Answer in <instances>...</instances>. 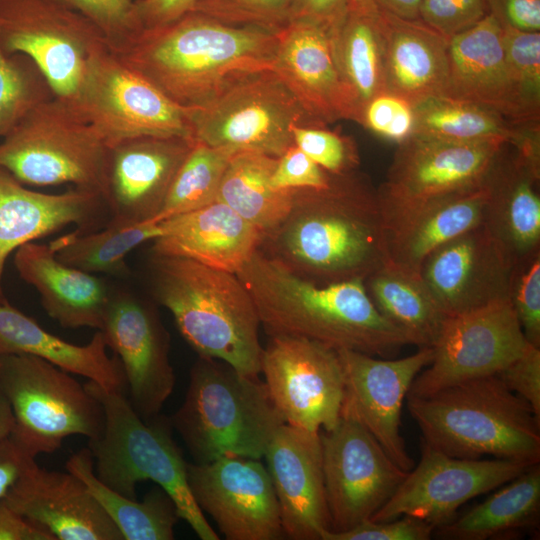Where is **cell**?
<instances>
[{"mask_svg": "<svg viewBox=\"0 0 540 540\" xmlns=\"http://www.w3.org/2000/svg\"><path fill=\"white\" fill-rule=\"evenodd\" d=\"M445 97L474 103L515 121H539L526 110L508 66L502 27L489 13L448 40Z\"/></svg>", "mask_w": 540, "mask_h": 540, "instance_id": "cell-26", "label": "cell"}, {"mask_svg": "<svg viewBox=\"0 0 540 540\" xmlns=\"http://www.w3.org/2000/svg\"><path fill=\"white\" fill-rule=\"evenodd\" d=\"M163 234L161 222L125 224L110 219L99 231L80 230L50 243L57 259L88 273L126 276V256L142 243Z\"/></svg>", "mask_w": 540, "mask_h": 540, "instance_id": "cell-40", "label": "cell"}, {"mask_svg": "<svg viewBox=\"0 0 540 540\" xmlns=\"http://www.w3.org/2000/svg\"><path fill=\"white\" fill-rule=\"evenodd\" d=\"M278 158L242 151L232 155L216 201L222 202L256 227L261 235L275 228L289 213L294 189H275L271 176Z\"/></svg>", "mask_w": 540, "mask_h": 540, "instance_id": "cell-38", "label": "cell"}, {"mask_svg": "<svg viewBox=\"0 0 540 540\" xmlns=\"http://www.w3.org/2000/svg\"><path fill=\"white\" fill-rule=\"evenodd\" d=\"M502 41L522 102L530 116L540 120V32L502 27Z\"/></svg>", "mask_w": 540, "mask_h": 540, "instance_id": "cell-44", "label": "cell"}, {"mask_svg": "<svg viewBox=\"0 0 540 540\" xmlns=\"http://www.w3.org/2000/svg\"><path fill=\"white\" fill-rule=\"evenodd\" d=\"M194 143L185 136L145 135L109 147L110 219L125 224L152 222Z\"/></svg>", "mask_w": 540, "mask_h": 540, "instance_id": "cell-22", "label": "cell"}, {"mask_svg": "<svg viewBox=\"0 0 540 540\" xmlns=\"http://www.w3.org/2000/svg\"><path fill=\"white\" fill-rule=\"evenodd\" d=\"M330 33L348 120L360 123L365 106L385 93L379 7L372 0H347Z\"/></svg>", "mask_w": 540, "mask_h": 540, "instance_id": "cell-33", "label": "cell"}, {"mask_svg": "<svg viewBox=\"0 0 540 540\" xmlns=\"http://www.w3.org/2000/svg\"><path fill=\"white\" fill-rule=\"evenodd\" d=\"M160 222L163 234L153 240L152 253L190 258L234 274L261 240L256 227L219 201Z\"/></svg>", "mask_w": 540, "mask_h": 540, "instance_id": "cell-30", "label": "cell"}, {"mask_svg": "<svg viewBox=\"0 0 540 540\" xmlns=\"http://www.w3.org/2000/svg\"><path fill=\"white\" fill-rule=\"evenodd\" d=\"M293 0H197L190 11L221 23L277 34L291 21Z\"/></svg>", "mask_w": 540, "mask_h": 540, "instance_id": "cell-43", "label": "cell"}, {"mask_svg": "<svg viewBox=\"0 0 540 540\" xmlns=\"http://www.w3.org/2000/svg\"><path fill=\"white\" fill-rule=\"evenodd\" d=\"M0 540H55L0 500Z\"/></svg>", "mask_w": 540, "mask_h": 540, "instance_id": "cell-56", "label": "cell"}, {"mask_svg": "<svg viewBox=\"0 0 540 540\" xmlns=\"http://www.w3.org/2000/svg\"><path fill=\"white\" fill-rule=\"evenodd\" d=\"M322 468L331 532L370 519L393 495L407 472L358 422L340 417L320 431Z\"/></svg>", "mask_w": 540, "mask_h": 540, "instance_id": "cell-14", "label": "cell"}, {"mask_svg": "<svg viewBox=\"0 0 540 540\" xmlns=\"http://www.w3.org/2000/svg\"><path fill=\"white\" fill-rule=\"evenodd\" d=\"M34 460L11 437L0 441V500Z\"/></svg>", "mask_w": 540, "mask_h": 540, "instance_id": "cell-55", "label": "cell"}, {"mask_svg": "<svg viewBox=\"0 0 540 540\" xmlns=\"http://www.w3.org/2000/svg\"><path fill=\"white\" fill-rule=\"evenodd\" d=\"M0 46L29 57L54 95L74 103L91 59L108 43L90 19L58 0H0Z\"/></svg>", "mask_w": 540, "mask_h": 540, "instance_id": "cell-11", "label": "cell"}, {"mask_svg": "<svg viewBox=\"0 0 540 540\" xmlns=\"http://www.w3.org/2000/svg\"><path fill=\"white\" fill-rule=\"evenodd\" d=\"M501 487V486H500ZM540 512V466H529L460 518L434 530L446 540H487L535 528Z\"/></svg>", "mask_w": 540, "mask_h": 540, "instance_id": "cell-35", "label": "cell"}, {"mask_svg": "<svg viewBox=\"0 0 540 540\" xmlns=\"http://www.w3.org/2000/svg\"><path fill=\"white\" fill-rule=\"evenodd\" d=\"M103 206L107 204L96 192L78 187L60 194L32 191L0 168V304L7 303L2 277L14 250L70 224L88 230Z\"/></svg>", "mask_w": 540, "mask_h": 540, "instance_id": "cell-28", "label": "cell"}, {"mask_svg": "<svg viewBox=\"0 0 540 540\" xmlns=\"http://www.w3.org/2000/svg\"><path fill=\"white\" fill-rule=\"evenodd\" d=\"M511 267L480 224L432 251L420 277L448 317L508 299Z\"/></svg>", "mask_w": 540, "mask_h": 540, "instance_id": "cell-21", "label": "cell"}, {"mask_svg": "<svg viewBox=\"0 0 540 540\" xmlns=\"http://www.w3.org/2000/svg\"><path fill=\"white\" fill-rule=\"evenodd\" d=\"M407 400L423 442L448 456L539 463L540 419L497 375Z\"/></svg>", "mask_w": 540, "mask_h": 540, "instance_id": "cell-5", "label": "cell"}, {"mask_svg": "<svg viewBox=\"0 0 540 540\" xmlns=\"http://www.w3.org/2000/svg\"><path fill=\"white\" fill-rule=\"evenodd\" d=\"M359 124L376 135L399 144L415 132L414 106L397 96L382 93L365 106Z\"/></svg>", "mask_w": 540, "mask_h": 540, "instance_id": "cell-48", "label": "cell"}, {"mask_svg": "<svg viewBox=\"0 0 540 540\" xmlns=\"http://www.w3.org/2000/svg\"><path fill=\"white\" fill-rule=\"evenodd\" d=\"M53 96L46 78L29 57L8 55L0 46V138L36 105Z\"/></svg>", "mask_w": 540, "mask_h": 540, "instance_id": "cell-42", "label": "cell"}, {"mask_svg": "<svg viewBox=\"0 0 540 540\" xmlns=\"http://www.w3.org/2000/svg\"><path fill=\"white\" fill-rule=\"evenodd\" d=\"M66 470L85 483L106 514L120 530L124 540H172L180 519L171 497L158 485L143 501L128 498L105 485L95 474L89 448L71 455Z\"/></svg>", "mask_w": 540, "mask_h": 540, "instance_id": "cell-37", "label": "cell"}, {"mask_svg": "<svg viewBox=\"0 0 540 540\" xmlns=\"http://www.w3.org/2000/svg\"><path fill=\"white\" fill-rule=\"evenodd\" d=\"M236 276L270 337H301L372 356L409 345L406 336L376 309L362 279L318 285L259 249Z\"/></svg>", "mask_w": 540, "mask_h": 540, "instance_id": "cell-3", "label": "cell"}, {"mask_svg": "<svg viewBox=\"0 0 540 540\" xmlns=\"http://www.w3.org/2000/svg\"><path fill=\"white\" fill-rule=\"evenodd\" d=\"M332 174L310 159L296 145L278 158L271 176L275 189H323L330 184Z\"/></svg>", "mask_w": 540, "mask_h": 540, "instance_id": "cell-51", "label": "cell"}, {"mask_svg": "<svg viewBox=\"0 0 540 540\" xmlns=\"http://www.w3.org/2000/svg\"><path fill=\"white\" fill-rule=\"evenodd\" d=\"M14 265L21 279L38 291L46 313L62 327L101 329L112 295L104 280L59 261L50 244L20 246Z\"/></svg>", "mask_w": 540, "mask_h": 540, "instance_id": "cell-32", "label": "cell"}, {"mask_svg": "<svg viewBox=\"0 0 540 540\" xmlns=\"http://www.w3.org/2000/svg\"><path fill=\"white\" fill-rule=\"evenodd\" d=\"M346 2L347 0H293L291 21L313 20L332 24L343 12Z\"/></svg>", "mask_w": 540, "mask_h": 540, "instance_id": "cell-57", "label": "cell"}, {"mask_svg": "<svg viewBox=\"0 0 540 540\" xmlns=\"http://www.w3.org/2000/svg\"><path fill=\"white\" fill-rule=\"evenodd\" d=\"M344 374L340 417L352 419L368 430L388 456L409 472L414 461L401 436V410L415 377L433 359V348L409 356L377 359L349 349H338Z\"/></svg>", "mask_w": 540, "mask_h": 540, "instance_id": "cell-19", "label": "cell"}, {"mask_svg": "<svg viewBox=\"0 0 540 540\" xmlns=\"http://www.w3.org/2000/svg\"><path fill=\"white\" fill-rule=\"evenodd\" d=\"M489 13L502 27L540 32V0H486Z\"/></svg>", "mask_w": 540, "mask_h": 540, "instance_id": "cell-53", "label": "cell"}, {"mask_svg": "<svg viewBox=\"0 0 540 540\" xmlns=\"http://www.w3.org/2000/svg\"><path fill=\"white\" fill-rule=\"evenodd\" d=\"M152 284L159 304L200 357L238 372H261L260 320L248 291L234 273L190 258L152 253Z\"/></svg>", "mask_w": 540, "mask_h": 540, "instance_id": "cell-4", "label": "cell"}, {"mask_svg": "<svg viewBox=\"0 0 540 540\" xmlns=\"http://www.w3.org/2000/svg\"><path fill=\"white\" fill-rule=\"evenodd\" d=\"M379 10L385 93L412 106L443 96L448 74V39L420 19Z\"/></svg>", "mask_w": 540, "mask_h": 540, "instance_id": "cell-31", "label": "cell"}, {"mask_svg": "<svg viewBox=\"0 0 540 540\" xmlns=\"http://www.w3.org/2000/svg\"><path fill=\"white\" fill-rule=\"evenodd\" d=\"M90 19L117 53L141 31L137 0H58Z\"/></svg>", "mask_w": 540, "mask_h": 540, "instance_id": "cell-46", "label": "cell"}, {"mask_svg": "<svg viewBox=\"0 0 540 540\" xmlns=\"http://www.w3.org/2000/svg\"><path fill=\"white\" fill-rule=\"evenodd\" d=\"M435 527L412 516H401L388 521L366 520L342 531L323 532L321 540H428Z\"/></svg>", "mask_w": 540, "mask_h": 540, "instance_id": "cell-50", "label": "cell"}, {"mask_svg": "<svg viewBox=\"0 0 540 540\" xmlns=\"http://www.w3.org/2000/svg\"><path fill=\"white\" fill-rule=\"evenodd\" d=\"M72 375L38 356H0V389L15 418L10 437L34 459L71 435L93 440L103 432L101 402Z\"/></svg>", "mask_w": 540, "mask_h": 540, "instance_id": "cell-9", "label": "cell"}, {"mask_svg": "<svg viewBox=\"0 0 540 540\" xmlns=\"http://www.w3.org/2000/svg\"><path fill=\"white\" fill-rule=\"evenodd\" d=\"M20 354L44 358L109 391L127 388L122 365L118 358L108 356L100 330L89 343L76 345L46 331L8 302L0 304V356Z\"/></svg>", "mask_w": 540, "mask_h": 540, "instance_id": "cell-34", "label": "cell"}, {"mask_svg": "<svg viewBox=\"0 0 540 540\" xmlns=\"http://www.w3.org/2000/svg\"><path fill=\"white\" fill-rule=\"evenodd\" d=\"M540 162L506 143L484 185L482 225L512 265L540 249Z\"/></svg>", "mask_w": 540, "mask_h": 540, "instance_id": "cell-27", "label": "cell"}, {"mask_svg": "<svg viewBox=\"0 0 540 540\" xmlns=\"http://www.w3.org/2000/svg\"><path fill=\"white\" fill-rule=\"evenodd\" d=\"M496 375L540 419V347L527 341L521 353Z\"/></svg>", "mask_w": 540, "mask_h": 540, "instance_id": "cell-52", "label": "cell"}, {"mask_svg": "<svg viewBox=\"0 0 540 540\" xmlns=\"http://www.w3.org/2000/svg\"><path fill=\"white\" fill-rule=\"evenodd\" d=\"M15 418L11 404L0 389V441L11 436Z\"/></svg>", "mask_w": 540, "mask_h": 540, "instance_id": "cell-59", "label": "cell"}, {"mask_svg": "<svg viewBox=\"0 0 540 540\" xmlns=\"http://www.w3.org/2000/svg\"><path fill=\"white\" fill-rule=\"evenodd\" d=\"M276 44L274 33L189 11L168 24L142 29L115 54L171 101L192 108L246 75L272 69Z\"/></svg>", "mask_w": 540, "mask_h": 540, "instance_id": "cell-2", "label": "cell"}, {"mask_svg": "<svg viewBox=\"0 0 540 540\" xmlns=\"http://www.w3.org/2000/svg\"><path fill=\"white\" fill-rule=\"evenodd\" d=\"M192 496L227 540H278L284 536L274 487L261 459L225 456L187 464Z\"/></svg>", "mask_w": 540, "mask_h": 540, "instance_id": "cell-18", "label": "cell"}, {"mask_svg": "<svg viewBox=\"0 0 540 540\" xmlns=\"http://www.w3.org/2000/svg\"><path fill=\"white\" fill-rule=\"evenodd\" d=\"M260 373L286 424L311 432L336 426L344 395L336 349L306 338L273 336L263 348Z\"/></svg>", "mask_w": 540, "mask_h": 540, "instance_id": "cell-13", "label": "cell"}, {"mask_svg": "<svg viewBox=\"0 0 540 540\" xmlns=\"http://www.w3.org/2000/svg\"><path fill=\"white\" fill-rule=\"evenodd\" d=\"M72 104L108 147L145 135L192 138L187 109L171 101L108 46L91 59Z\"/></svg>", "mask_w": 540, "mask_h": 540, "instance_id": "cell-12", "label": "cell"}, {"mask_svg": "<svg viewBox=\"0 0 540 540\" xmlns=\"http://www.w3.org/2000/svg\"><path fill=\"white\" fill-rule=\"evenodd\" d=\"M414 134L466 142H503L517 145L539 121H515L483 106L445 96L414 106Z\"/></svg>", "mask_w": 540, "mask_h": 540, "instance_id": "cell-39", "label": "cell"}, {"mask_svg": "<svg viewBox=\"0 0 540 540\" xmlns=\"http://www.w3.org/2000/svg\"><path fill=\"white\" fill-rule=\"evenodd\" d=\"M187 109L192 138L231 152L279 158L294 144V126L320 127L272 70L244 76L204 105Z\"/></svg>", "mask_w": 540, "mask_h": 540, "instance_id": "cell-10", "label": "cell"}, {"mask_svg": "<svg viewBox=\"0 0 540 540\" xmlns=\"http://www.w3.org/2000/svg\"><path fill=\"white\" fill-rule=\"evenodd\" d=\"M379 8L406 19H418L422 0H372Z\"/></svg>", "mask_w": 540, "mask_h": 540, "instance_id": "cell-58", "label": "cell"}, {"mask_svg": "<svg viewBox=\"0 0 540 540\" xmlns=\"http://www.w3.org/2000/svg\"><path fill=\"white\" fill-rule=\"evenodd\" d=\"M505 144L413 134L398 144L386 181L377 188L382 212L483 186Z\"/></svg>", "mask_w": 540, "mask_h": 540, "instance_id": "cell-17", "label": "cell"}, {"mask_svg": "<svg viewBox=\"0 0 540 540\" xmlns=\"http://www.w3.org/2000/svg\"><path fill=\"white\" fill-rule=\"evenodd\" d=\"M294 144L331 174L355 171L359 155L354 141L326 127L294 126Z\"/></svg>", "mask_w": 540, "mask_h": 540, "instance_id": "cell-47", "label": "cell"}, {"mask_svg": "<svg viewBox=\"0 0 540 540\" xmlns=\"http://www.w3.org/2000/svg\"><path fill=\"white\" fill-rule=\"evenodd\" d=\"M100 331L122 365L133 409L144 420L159 415L176 377L156 311L137 296L112 293Z\"/></svg>", "mask_w": 540, "mask_h": 540, "instance_id": "cell-20", "label": "cell"}, {"mask_svg": "<svg viewBox=\"0 0 540 540\" xmlns=\"http://www.w3.org/2000/svg\"><path fill=\"white\" fill-rule=\"evenodd\" d=\"M485 185L382 212L389 260L420 275L425 258L439 246L482 224Z\"/></svg>", "mask_w": 540, "mask_h": 540, "instance_id": "cell-29", "label": "cell"}, {"mask_svg": "<svg viewBox=\"0 0 540 540\" xmlns=\"http://www.w3.org/2000/svg\"><path fill=\"white\" fill-rule=\"evenodd\" d=\"M0 142V168L22 184H74L106 202L109 147L71 102L53 96Z\"/></svg>", "mask_w": 540, "mask_h": 540, "instance_id": "cell-8", "label": "cell"}, {"mask_svg": "<svg viewBox=\"0 0 540 540\" xmlns=\"http://www.w3.org/2000/svg\"><path fill=\"white\" fill-rule=\"evenodd\" d=\"M508 300L516 313L525 339L540 347V249L512 265Z\"/></svg>", "mask_w": 540, "mask_h": 540, "instance_id": "cell-45", "label": "cell"}, {"mask_svg": "<svg viewBox=\"0 0 540 540\" xmlns=\"http://www.w3.org/2000/svg\"><path fill=\"white\" fill-rule=\"evenodd\" d=\"M364 285L379 313L398 328L410 344L433 347L447 316L420 275L390 260L370 274Z\"/></svg>", "mask_w": 540, "mask_h": 540, "instance_id": "cell-36", "label": "cell"}, {"mask_svg": "<svg viewBox=\"0 0 540 540\" xmlns=\"http://www.w3.org/2000/svg\"><path fill=\"white\" fill-rule=\"evenodd\" d=\"M330 25L292 20L276 34L272 67L320 127L349 117L333 54Z\"/></svg>", "mask_w": 540, "mask_h": 540, "instance_id": "cell-25", "label": "cell"}, {"mask_svg": "<svg viewBox=\"0 0 540 540\" xmlns=\"http://www.w3.org/2000/svg\"><path fill=\"white\" fill-rule=\"evenodd\" d=\"M102 404V434L89 440L96 476L108 487L131 498L139 482L153 481L174 501L180 519L201 540L219 536L196 504L187 478V462L173 439L170 419H142L123 392L109 391L88 380L84 384Z\"/></svg>", "mask_w": 540, "mask_h": 540, "instance_id": "cell-7", "label": "cell"}, {"mask_svg": "<svg viewBox=\"0 0 540 540\" xmlns=\"http://www.w3.org/2000/svg\"><path fill=\"white\" fill-rule=\"evenodd\" d=\"M169 419L198 464L225 456L262 459L285 424L258 376L200 356L190 370L184 401Z\"/></svg>", "mask_w": 540, "mask_h": 540, "instance_id": "cell-6", "label": "cell"}, {"mask_svg": "<svg viewBox=\"0 0 540 540\" xmlns=\"http://www.w3.org/2000/svg\"><path fill=\"white\" fill-rule=\"evenodd\" d=\"M233 154L195 141L152 222L192 212L216 201L222 177Z\"/></svg>", "mask_w": 540, "mask_h": 540, "instance_id": "cell-41", "label": "cell"}, {"mask_svg": "<svg viewBox=\"0 0 540 540\" xmlns=\"http://www.w3.org/2000/svg\"><path fill=\"white\" fill-rule=\"evenodd\" d=\"M529 466L508 459L455 458L422 441L418 465L407 472L370 520L388 521L408 515L436 529L456 518L464 503L499 488Z\"/></svg>", "mask_w": 540, "mask_h": 540, "instance_id": "cell-16", "label": "cell"}, {"mask_svg": "<svg viewBox=\"0 0 540 540\" xmlns=\"http://www.w3.org/2000/svg\"><path fill=\"white\" fill-rule=\"evenodd\" d=\"M258 249L318 285L365 280L389 261L378 190L352 171L323 189H294L292 207Z\"/></svg>", "mask_w": 540, "mask_h": 540, "instance_id": "cell-1", "label": "cell"}, {"mask_svg": "<svg viewBox=\"0 0 540 540\" xmlns=\"http://www.w3.org/2000/svg\"><path fill=\"white\" fill-rule=\"evenodd\" d=\"M527 340L508 299L448 316L429 367L413 380L407 396L423 397L446 387L496 375Z\"/></svg>", "mask_w": 540, "mask_h": 540, "instance_id": "cell-15", "label": "cell"}, {"mask_svg": "<svg viewBox=\"0 0 540 540\" xmlns=\"http://www.w3.org/2000/svg\"><path fill=\"white\" fill-rule=\"evenodd\" d=\"M4 499L55 540H124L85 483L69 471L41 468L34 460Z\"/></svg>", "mask_w": 540, "mask_h": 540, "instance_id": "cell-24", "label": "cell"}, {"mask_svg": "<svg viewBox=\"0 0 540 540\" xmlns=\"http://www.w3.org/2000/svg\"><path fill=\"white\" fill-rule=\"evenodd\" d=\"M488 14L486 0H422L418 19L449 40Z\"/></svg>", "mask_w": 540, "mask_h": 540, "instance_id": "cell-49", "label": "cell"}, {"mask_svg": "<svg viewBox=\"0 0 540 540\" xmlns=\"http://www.w3.org/2000/svg\"><path fill=\"white\" fill-rule=\"evenodd\" d=\"M280 508L284 536L321 540L330 530L320 432L283 424L264 454Z\"/></svg>", "mask_w": 540, "mask_h": 540, "instance_id": "cell-23", "label": "cell"}, {"mask_svg": "<svg viewBox=\"0 0 540 540\" xmlns=\"http://www.w3.org/2000/svg\"><path fill=\"white\" fill-rule=\"evenodd\" d=\"M197 0H137V18L142 29L168 24L189 12Z\"/></svg>", "mask_w": 540, "mask_h": 540, "instance_id": "cell-54", "label": "cell"}]
</instances>
